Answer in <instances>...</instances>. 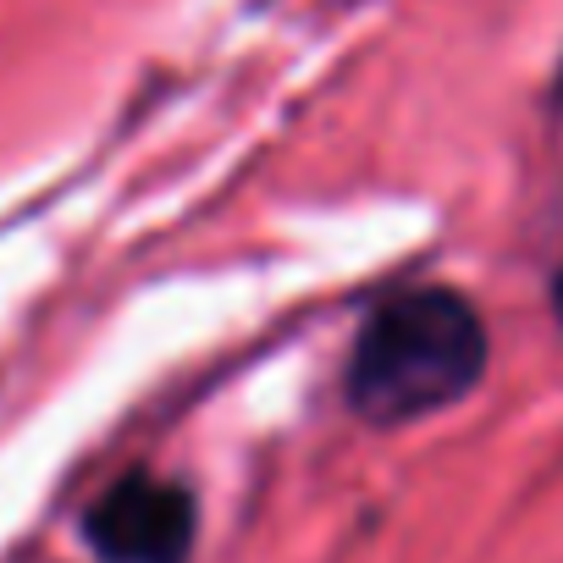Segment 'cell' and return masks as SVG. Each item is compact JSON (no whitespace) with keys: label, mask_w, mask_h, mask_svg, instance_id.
<instances>
[{"label":"cell","mask_w":563,"mask_h":563,"mask_svg":"<svg viewBox=\"0 0 563 563\" xmlns=\"http://www.w3.org/2000/svg\"><path fill=\"white\" fill-rule=\"evenodd\" d=\"M486 321L453 288H409L371 310L354 338L343 398L371 426H415L464 404L486 376Z\"/></svg>","instance_id":"1"},{"label":"cell","mask_w":563,"mask_h":563,"mask_svg":"<svg viewBox=\"0 0 563 563\" xmlns=\"http://www.w3.org/2000/svg\"><path fill=\"white\" fill-rule=\"evenodd\" d=\"M552 310H558V321H563V271H558V282H552Z\"/></svg>","instance_id":"3"},{"label":"cell","mask_w":563,"mask_h":563,"mask_svg":"<svg viewBox=\"0 0 563 563\" xmlns=\"http://www.w3.org/2000/svg\"><path fill=\"white\" fill-rule=\"evenodd\" d=\"M84 536L106 563H188L199 536V503L177 481L122 475L84 514Z\"/></svg>","instance_id":"2"}]
</instances>
